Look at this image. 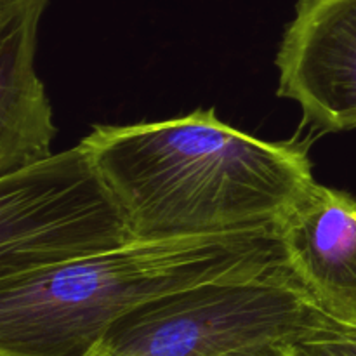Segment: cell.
<instances>
[{
	"label": "cell",
	"instance_id": "8992f818",
	"mask_svg": "<svg viewBox=\"0 0 356 356\" xmlns=\"http://www.w3.org/2000/svg\"><path fill=\"white\" fill-rule=\"evenodd\" d=\"M285 264L316 308L356 325V198L313 181L278 219Z\"/></svg>",
	"mask_w": 356,
	"mask_h": 356
},
{
	"label": "cell",
	"instance_id": "277c9868",
	"mask_svg": "<svg viewBox=\"0 0 356 356\" xmlns=\"http://www.w3.org/2000/svg\"><path fill=\"white\" fill-rule=\"evenodd\" d=\"M132 242L124 209L82 143L0 176V280Z\"/></svg>",
	"mask_w": 356,
	"mask_h": 356
},
{
	"label": "cell",
	"instance_id": "3957f363",
	"mask_svg": "<svg viewBox=\"0 0 356 356\" xmlns=\"http://www.w3.org/2000/svg\"><path fill=\"white\" fill-rule=\"evenodd\" d=\"M329 320L285 266L155 299L118 320L92 356H216L294 344Z\"/></svg>",
	"mask_w": 356,
	"mask_h": 356
},
{
	"label": "cell",
	"instance_id": "9c48e42d",
	"mask_svg": "<svg viewBox=\"0 0 356 356\" xmlns=\"http://www.w3.org/2000/svg\"><path fill=\"white\" fill-rule=\"evenodd\" d=\"M216 356H296V351L294 344L291 343H263Z\"/></svg>",
	"mask_w": 356,
	"mask_h": 356
},
{
	"label": "cell",
	"instance_id": "ba28073f",
	"mask_svg": "<svg viewBox=\"0 0 356 356\" xmlns=\"http://www.w3.org/2000/svg\"><path fill=\"white\" fill-rule=\"evenodd\" d=\"M296 356H356V325L329 322L294 343Z\"/></svg>",
	"mask_w": 356,
	"mask_h": 356
},
{
	"label": "cell",
	"instance_id": "52a82bcc",
	"mask_svg": "<svg viewBox=\"0 0 356 356\" xmlns=\"http://www.w3.org/2000/svg\"><path fill=\"white\" fill-rule=\"evenodd\" d=\"M49 0H0V176L52 155L56 125L33 68Z\"/></svg>",
	"mask_w": 356,
	"mask_h": 356
},
{
	"label": "cell",
	"instance_id": "7a4b0ae2",
	"mask_svg": "<svg viewBox=\"0 0 356 356\" xmlns=\"http://www.w3.org/2000/svg\"><path fill=\"white\" fill-rule=\"evenodd\" d=\"M275 229L136 240L63 266L0 280V356H92L134 309L207 282L285 268Z\"/></svg>",
	"mask_w": 356,
	"mask_h": 356
},
{
	"label": "cell",
	"instance_id": "5b68a950",
	"mask_svg": "<svg viewBox=\"0 0 356 356\" xmlns=\"http://www.w3.org/2000/svg\"><path fill=\"white\" fill-rule=\"evenodd\" d=\"M278 96L322 134L356 129V0H298L277 54Z\"/></svg>",
	"mask_w": 356,
	"mask_h": 356
},
{
	"label": "cell",
	"instance_id": "6da1fadb",
	"mask_svg": "<svg viewBox=\"0 0 356 356\" xmlns=\"http://www.w3.org/2000/svg\"><path fill=\"white\" fill-rule=\"evenodd\" d=\"M83 146L124 209L136 240L275 229L313 183L308 148L264 141L212 108L132 125H96Z\"/></svg>",
	"mask_w": 356,
	"mask_h": 356
}]
</instances>
